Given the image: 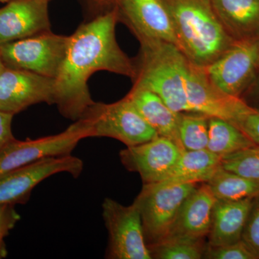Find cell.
<instances>
[{
	"mask_svg": "<svg viewBox=\"0 0 259 259\" xmlns=\"http://www.w3.org/2000/svg\"><path fill=\"white\" fill-rule=\"evenodd\" d=\"M208 118L197 112H182L178 128L179 141L185 151L207 149Z\"/></svg>",
	"mask_w": 259,
	"mask_h": 259,
	"instance_id": "603a6c76",
	"label": "cell"
},
{
	"mask_svg": "<svg viewBox=\"0 0 259 259\" xmlns=\"http://www.w3.org/2000/svg\"><path fill=\"white\" fill-rule=\"evenodd\" d=\"M69 36L49 31L0 45L5 66L55 79L64 61Z\"/></svg>",
	"mask_w": 259,
	"mask_h": 259,
	"instance_id": "8992f818",
	"label": "cell"
},
{
	"mask_svg": "<svg viewBox=\"0 0 259 259\" xmlns=\"http://www.w3.org/2000/svg\"><path fill=\"white\" fill-rule=\"evenodd\" d=\"M13 114L0 111V153L15 139L12 131Z\"/></svg>",
	"mask_w": 259,
	"mask_h": 259,
	"instance_id": "f546056e",
	"label": "cell"
},
{
	"mask_svg": "<svg viewBox=\"0 0 259 259\" xmlns=\"http://www.w3.org/2000/svg\"><path fill=\"white\" fill-rule=\"evenodd\" d=\"M20 218L14 204L0 205V259L5 258L8 255L5 238L15 228Z\"/></svg>",
	"mask_w": 259,
	"mask_h": 259,
	"instance_id": "83f0119b",
	"label": "cell"
},
{
	"mask_svg": "<svg viewBox=\"0 0 259 259\" xmlns=\"http://www.w3.org/2000/svg\"><path fill=\"white\" fill-rule=\"evenodd\" d=\"M49 0H16L0 8V45L51 30Z\"/></svg>",
	"mask_w": 259,
	"mask_h": 259,
	"instance_id": "9a60e30c",
	"label": "cell"
},
{
	"mask_svg": "<svg viewBox=\"0 0 259 259\" xmlns=\"http://www.w3.org/2000/svg\"><path fill=\"white\" fill-rule=\"evenodd\" d=\"M83 116L90 120L93 137L111 138L127 147L158 136L127 96L114 103L95 102Z\"/></svg>",
	"mask_w": 259,
	"mask_h": 259,
	"instance_id": "52a82bcc",
	"label": "cell"
},
{
	"mask_svg": "<svg viewBox=\"0 0 259 259\" xmlns=\"http://www.w3.org/2000/svg\"><path fill=\"white\" fill-rule=\"evenodd\" d=\"M221 158L207 149L184 151L168 176L160 183H206L221 168Z\"/></svg>",
	"mask_w": 259,
	"mask_h": 259,
	"instance_id": "ffe728a7",
	"label": "cell"
},
{
	"mask_svg": "<svg viewBox=\"0 0 259 259\" xmlns=\"http://www.w3.org/2000/svg\"><path fill=\"white\" fill-rule=\"evenodd\" d=\"M206 246L204 240L171 238L150 247L148 249L152 258L200 259L204 258Z\"/></svg>",
	"mask_w": 259,
	"mask_h": 259,
	"instance_id": "cb8c5ba5",
	"label": "cell"
},
{
	"mask_svg": "<svg viewBox=\"0 0 259 259\" xmlns=\"http://www.w3.org/2000/svg\"><path fill=\"white\" fill-rule=\"evenodd\" d=\"M244 96H250V98H251L252 102L255 101L259 102V71L254 83H253V86L250 88V90L245 93Z\"/></svg>",
	"mask_w": 259,
	"mask_h": 259,
	"instance_id": "4dcf8cb0",
	"label": "cell"
},
{
	"mask_svg": "<svg viewBox=\"0 0 259 259\" xmlns=\"http://www.w3.org/2000/svg\"><path fill=\"white\" fill-rule=\"evenodd\" d=\"M5 68H6V66H5L4 61H3L1 54H0V75H1L2 73H3V71H4Z\"/></svg>",
	"mask_w": 259,
	"mask_h": 259,
	"instance_id": "1f68e13d",
	"label": "cell"
},
{
	"mask_svg": "<svg viewBox=\"0 0 259 259\" xmlns=\"http://www.w3.org/2000/svg\"><path fill=\"white\" fill-rule=\"evenodd\" d=\"M224 169L259 182V146H250L221 158Z\"/></svg>",
	"mask_w": 259,
	"mask_h": 259,
	"instance_id": "d4e9b609",
	"label": "cell"
},
{
	"mask_svg": "<svg viewBox=\"0 0 259 259\" xmlns=\"http://www.w3.org/2000/svg\"><path fill=\"white\" fill-rule=\"evenodd\" d=\"M190 112L218 117L236 125L250 107L242 98L223 93L209 79L204 67L190 61L185 83Z\"/></svg>",
	"mask_w": 259,
	"mask_h": 259,
	"instance_id": "8fae6325",
	"label": "cell"
},
{
	"mask_svg": "<svg viewBox=\"0 0 259 259\" xmlns=\"http://www.w3.org/2000/svg\"><path fill=\"white\" fill-rule=\"evenodd\" d=\"M196 187V183L144 184L134 202L141 214L148 248L166 239L181 206Z\"/></svg>",
	"mask_w": 259,
	"mask_h": 259,
	"instance_id": "277c9868",
	"label": "cell"
},
{
	"mask_svg": "<svg viewBox=\"0 0 259 259\" xmlns=\"http://www.w3.org/2000/svg\"><path fill=\"white\" fill-rule=\"evenodd\" d=\"M16 1V0H0L1 3H10V2Z\"/></svg>",
	"mask_w": 259,
	"mask_h": 259,
	"instance_id": "d6a6232c",
	"label": "cell"
},
{
	"mask_svg": "<svg viewBox=\"0 0 259 259\" xmlns=\"http://www.w3.org/2000/svg\"><path fill=\"white\" fill-rule=\"evenodd\" d=\"M227 33L235 40L259 38V0H211Z\"/></svg>",
	"mask_w": 259,
	"mask_h": 259,
	"instance_id": "ac0fdd59",
	"label": "cell"
},
{
	"mask_svg": "<svg viewBox=\"0 0 259 259\" xmlns=\"http://www.w3.org/2000/svg\"><path fill=\"white\" fill-rule=\"evenodd\" d=\"M242 241L259 259V194L253 199L243 228Z\"/></svg>",
	"mask_w": 259,
	"mask_h": 259,
	"instance_id": "484cf974",
	"label": "cell"
},
{
	"mask_svg": "<svg viewBox=\"0 0 259 259\" xmlns=\"http://www.w3.org/2000/svg\"><path fill=\"white\" fill-rule=\"evenodd\" d=\"M217 199L241 200L259 194V182L224 169L222 166L206 182Z\"/></svg>",
	"mask_w": 259,
	"mask_h": 259,
	"instance_id": "7402d4cb",
	"label": "cell"
},
{
	"mask_svg": "<svg viewBox=\"0 0 259 259\" xmlns=\"http://www.w3.org/2000/svg\"><path fill=\"white\" fill-rule=\"evenodd\" d=\"M102 210L108 233L105 258H152L145 241L141 214L134 202L125 206L115 199L105 198Z\"/></svg>",
	"mask_w": 259,
	"mask_h": 259,
	"instance_id": "ba28073f",
	"label": "cell"
},
{
	"mask_svg": "<svg viewBox=\"0 0 259 259\" xmlns=\"http://www.w3.org/2000/svg\"><path fill=\"white\" fill-rule=\"evenodd\" d=\"M216 199L207 184L196 187L181 206L166 239L186 238L204 240L210 229Z\"/></svg>",
	"mask_w": 259,
	"mask_h": 259,
	"instance_id": "2e32d148",
	"label": "cell"
},
{
	"mask_svg": "<svg viewBox=\"0 0 259 259\" xmlns=\"http://www.w3.org/2000/svg\"><path fill=\"white\" fill-rule=\"evenodd\" d=\"M204 71L223 93L243 98L259 71V38L235 41Z\"/></svg>",
	"mask_w": 259,
	"mask_h": 259,
	"instance_id": "9c48e42d",
	"label": "cell"
},
{
	"mask_svg": "<svg viewBox=\"0 0 259 259\" xmlns=\"http://www.w3.org/2000/svg\"><path fill=\"white\" fill-rule=\"evenodd\" d=\"M204 258L208 259H257L244 242L219 246H206Z\"/></svg>",
	"mask_w": 259,
	"mask_h": 259,
	"instance_id": "4316f807",
	"label": "cell"
},
{
	"mask_svg": "<svg viewBox=\"0 0 259 259\" xmlns=\"http://www.w3.org/2000/svg\"><path fill=\"white\" fill-rule=\"evenodd\" d=\"M95 1H97V2H103V1H105V0H95Z\"/></svg>",
	"mask_w": 259,
	"mask_h": 259,
	"instance_id": "836d02e7",
	"label": "cell"
},
{
	"mask_svg": "<svg viewBox=\"0 0 259 259\" xmlns=\"http://www.w3.org/2000/svg\"><path fill=\"white\" fill-rule=\"evenodd\" d=\"M91 137L90 120L81 117L60 134L25 141L15 139L0 153V175L45 158L71 155L81 140Z\"/></svg>",
	"mask_w": 259,
	"mask_h": 259,
	"instance_id": "5b68a950",
	"label": "cell"
},
{
	"mask_svg": "<svg viewBox=\"0 0 259 259\" xmlns=\"http://www.w3.org/2000/svg\"><path fill=\"white\" fill-rule=\"evenodd\" d=\"M118 10L114 9L82 24L71 35L64 61L55 78V99L61 115L76 121L92 105L89 78L107 71L135 79L138 67L123 52L115 37Z\"/></svg>",
	"mask_w": 259,
	"mask_h": 259,
	"instance_id": "6da1fadb",
	"label": "cell"
},
{
	"mask_svg": "<svg viewBox=\"0 0 259 259\" xmlns=\"http://www.w3.org/2000/svg\"><path fill=\"white\" fill-rule=\"evenodd\" d=\"M185 150L167 138L130 146L120 152L121 163L129 171L139 174L144 184L164 180Z\"/></svg>",
	"mask_w": 259,
	"mask_h": 259,
	"instance_id": "4fadbf2b",
	"label": "cell"
},
{
	"mask_svg": "<svg viewBox=\"0 0 259 259\" xmlns=\"http://www.w3.org/2000/svg\"><path fill=\"white\" fill-rule=\"evenodd\" d=\"M236 125L255 145L259 146V109L250 107L240 117Z\"/></svg>",
	"mask_w": 259,
	"mask_h": 259,
	"instance_id": "f1b7e54d",
	"label": "cell"
},
{
	"mask_svg": "<svg viewBox=\"0 0 259 259\" xmlns=\"http://www.w3.org/2000/svg\"><path fill=\"white\" fill-rule=\"evenodd\" d=\"M82 160L72 155L40 160L0 175V205L25 204L32 190L46 179L59 173L77 178L83 171Z\"/></svg>",
	"mask_w": 259,
	"mask_h": 259,
	"instance_id": "30bf717a",
	"label": "cell"
},
{
	"mask_svg": "<svg viewBox=\"0 0 259 259\" xmlns=\"http://www.w3.org/2000/svg\"><path fill=\"white\" fill-rule=\"evenodd\" d=\"M140 44L141 65L134 86L156 94L174 111L190 112L185 88L190 61L170 42L153 40Z\"/></svg>",
	"mask_w": 259,
	"mask_h": 259,
	"instance_id": "3957f363",
	"label": "cell"
},
{
	"mask_svg": "<svg viewBox=\"0 0 259 259\" xmlns=\"http://www.w3.org/2000/svg\"><path fill=\"white\" fill-rule=\"evenodd\" d=\"M255 145L234 124L218 117H209L207 149L211 152L222 158Z\"/></svg>",
	"mask_w": 259,
	"mask_h": 259,
	"instance_id": "44dd1931",
	"label": "cell"
},
{
	"mask_svg": "<svg viewBox=\"0 0 259 259\" xmlns=\"http://www.w3.org/2000/svg\"><path fill=\"white\" fill-rule=\"evenodd\" d=\"M120 8L140 42L162 40L178 47L171 17L161 0H120Z\"/></svg>",
	"mask_w": 259,
	"mask_h": 259,
	"instance_id": "5bb4252c",
	"label": "cell"
},
{
	"mask_svg": "<svg viewBox=\"0 0 259 259\" xmlns=\"http://www.w3.org/2000/svg\"><path fill=\"white\" fill-rule=\"evenodd\" d=\"M175 29L178 48L192 64L208 66L235 40L223 28L211 0H161Z\"/></svg>",
	"mask_w": 259,
	"mask_h": 259,
	"instance_id": "7a4b0ae2",
	"label": "cell"
},
{
	"mask_svg": "<svg viewBox=\"0 0 259 259\" xmlns=\"http://www.w3.org/2000/svg\"><path fill=\"white\" fill-rule=\"evenodd\" d=\"M126 96L158 136L171 140L182 148L178 128L182 112L174 111L161 97L146 89L134 86Z\"/></svg>",
	"mask_w": 259,
	"mask_h": 259,
	"instance_id": "d6986e66",
	"label": "cell"
},
{
	"mask_svg": "<svg viewBox=\"0 0 259 259\" xmlns=\"http://www.w3.org/2000/svg\"><path fill=\"white\" fill-rule=\"evenodd\" d=\"M55 79L5 68L0 75V111L15 114L41 102L54 105Z\"/></svg>",
	"mask_w": 259,
	"mask_h": 259,
	"instance_id": "7c38bea8",
	"label": "cell"
},
{
	"mask_svg": "<svg viewBox=\"0 0 259 259\" xmlns=\"http://www.w3.org/2000/svg\"><path fill=\"white\" fill-rule=\"evenodd\" d=\"M253 198L233 201L216 199L207 236V245L219 246L241 241Z\"/></svg>",
	"mask_w": 259,
	"mask_h": 259,
	"instance_id": "e0dca14e",
	"label": "cell"
}]
</instances>
